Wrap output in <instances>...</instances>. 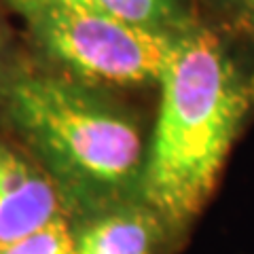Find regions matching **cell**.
<instances>
[{
    "instance_id": "2",
    "label": "cell",
    "mask_w": 254,
    "mask_h": 254,
    "mask_svg": "<svg viewBox=\"0 0 254 254\" xmlns=\"http://www.w3.org/2000/svg\"><path fill=\"white\" fill-rule=\"evenodd\" d=\"M6 119L58 187L66 210L85 218L140 199L144 146L136 121L93 85L28 70L4 83Z\"/></svg>"
},
{
    "instance_id": "5",
    "label": "cell",
    "mask_w": 254,
    "mask_h": 254,
    "mask_svg": "<svg viewBox=\"0 0 254 254\" xmlns=\"http://www.w3.org/2000/svg\"><path fill=\"white\" fill-rule=\"evenodd\" d=\"M168 227L148 203L131 199L78 218L72 233L76 254H159Z\"/></svg>"
},
{
    "instance_id": "7",
    "label": "cell",
    "mask_w": 254,
    "mask_h": 254,
    "mask_svg": "<svg viewBox=\"0 0 254 254\" xmlns=\"http://www.w3.org/2000/svg\"><path fill=\"white\" fill-rule=\"evenodd\" d=\"M0 254H76L72 227L66 216L58 218L26 237L0 244Z\"/></svg>"
},
{
    "instance_id": "3",
    "label": "cell",
    "mask_w": 254,
    "mask_h": 254,
    "mask_svg": "<svg viewBox=\"0 0 254 254\" xmlns=\"http://www.w3.org/2000/svg\"><path fill=\"white\" fill-rule=\"evenodd\" d=\"M15 9L38 49L64 70L62 74L87 85L159 83L180 34L58 2Z\"/></svg>"
},
{
    "instance_id": "9",
    "label": "cell",
    "mask_w": 254,
    "mask_h": 254,
    "mask_svg": "<svg viewBox=\"0 0 254 254\" xmlns=\"http://www.w3.org/2000/svg\"><path fill=\"white\" fill-rule=\"evenodd\" d=\"M2 89H4V83H2V76H0V98H2Z\"/></svg>"
},
{
    "instance_id": "6",
    "label": "cell",
    "mask_w": 254,
    "mask_h": 254,
    "mask_svg": "<svg viewBox=\"0 0 254 254\" xmlns=\"http://www.w3.org/2000/svg\"><path fill=\"white\" fill-rule=\"evenodd\" d=\"M30 2H58L81 6L95 13H104L110 17H119L138 26L176 32L180 26V6L178 0H11L13 6Z\"/></svg>"
},
{
    "instance_id": "8",
    "label": "cell",
    "mask_w": 254,
    "mask_h": 254,
    "mask_svg": "<svg viewBox=\"0 0 254 254\" xmlns=\"http://www.w3.org/2000/svg\"><path fill=\"white\" fill-rule=\"evenodd\" d=\"M235 11H240L244 17H248L250 21H254V0H229Z\"/></svg>"
},
{
    "instance_id": "1",
    "label": "cell",
    "mask_w": 254,
    "mask_h": 254,
    "mask_svg": "<svg viewBox=\"0 0 254 254\" xmlns=\"http://www.w3.org/2000/svg\"><path fill=\"white\" fill-rule=\"evenodd\" d=\"M140 199L185 227L203 208L252 106V87L214 34L180 32L161 78Z\"/></svg>"
},
{
    "instance_id": "4",
    "label": "cell",
    "mask_w": 254,
    "mask_h": 254,
    "mask_svg": "<svg viewBox=\"0 0 254 254\" xmlns=\"http://www.w3.org/2000/svg\"><path fill=\"white\" fill-rule=\"evenodd\" d=\"M64 199L41 165L0 142V244L64 218Z\"/></svg>"
}]
</instances>
